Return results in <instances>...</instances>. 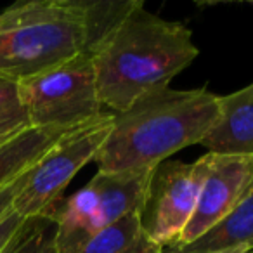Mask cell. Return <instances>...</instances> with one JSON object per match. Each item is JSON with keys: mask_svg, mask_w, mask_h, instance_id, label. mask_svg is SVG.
<instances>
[{"mask_svg": "<svg viewBox=\"0 0 253 253\" xmlns=\"http://www.w3.org/2000/svg\"><path fill=\"white\" fill-rule=\"evenodd\" d=\"M141 0H30L0 12V78L21 82L94 54Z\"/></svg>", "mask_w": 253, "mask_h": 253, "instance_id": "6da1fadb", "label": "cell"}, {"mask_svg": "<svg viewBox=\"0 0 253 253\" xmlns=\"http://www.w3.org/2000/svg\"><path fill=\"white\" fill-rule=\"evenodd\" d=\"M198 54L186 25L160 18L139 2L94 52L102 106L113 115L126 111L141 97L169 87Z\"/></svg>", "mask_w": 253, "mask_h": 253, "instance_id": "7a4b0ae2", "label": "cell"}, {"mask_svg": "<svg viewBox=\"0 0 253 253\" xmlns=\"http://www.w3.org/2000/svg\"><path fill=\"white\" fill-rule=\"evenodd\" d=\"M220 116V95L207 88L162 90L113 115V128L94 162L99 172L155 170L173 153L200 144Z\"/></svg>", "mask_w": 253, "mask_h": 253, "instance_id": "3957f363", "label": "cell"}, {"mask_svg": "<svg viewBox=\"0 0 253 253\" xmlns=\"http://www.w3.org/2000/svg\"><path fill=\"white\" fill-rule=\"evenodd\" d=\"M153 170L97 172L70 198H63L52 215L57 225V252L77 253L85 243L115 225L144 203Z\"/></svg>", "mask_w": 253, "mask_h": 253, "instance_id": "277c9868", "label": "cell"}, {"mask_svg": "<svg viewBox=\"0 0 253 253\" xmlns=\"http://www.w3.org/2000/svg\"><path fill=\"white\" fill-rule=\"evenodd\" d=\"M18 94L39 128H77L106 115L90 52L18 82Z\"/></svg>", "mask_w": 253, "mask_h": 253, "instance_id": "5b68a950", "label": "cell"}, {"mask_svg": "<svg viewBox=\"0 0 253 253\" xmlns=\"http://www.w3.org/2000/svg\"><path fill=\"white\" fill-rule=\"evenodd\" d=\"M111 128L113 113H106L64 135L26 172L12 210L23 218L52 215L63 200L66 186L90 160H95Z\"/></svg>", "mask_w": 253, "mask_h": 253, "instance_id": "8992f818", "label": "cell"}, {"mask_svg": "<svg viewBox=\"0 0 253 253\" xmlns=\"http://www.w3.org/2000/svg\"><path fill=\"white\" fill-rule=\"evenodd\" d=\"M208 170V153L194 163L163 162L153 170L139 218L144 234L162 250L175 245L196 208Z\"/></svg>", "mask_w": 253, "mask_h": 253, "instance_id": "52a82bcc", "label": "cell"}, {"mask_svg": "<svg viewBox=\"0 0 253 253\" xmlns=\"http://www.w3.org/2000/svg\"><path fill=\"white\" fill-rule=\"evenodd\" d=\"M252 182V158L208 153V170L201 184L194 213L179 241L169 248L186 246L201 238L239 203Z\"/></svg>", "mask_w": 253, "mask_h": 253, "instance_id": "ba28073f", "label": "cell"}, {"mask_svg": "<svg viewBox=\"0 0 253 253\" xmlns=\"http://www.w3.org/2000/svg\"><path fill=\"white\" fill-rule=\"evenodd\" d=\"M200 144L213 155L253 160V84L220 95V116Z\"/></svg>", "mask_w": 253, "mask_h": 253, "instance_id": "9c48e42d", "label": "cell"}, {"mask_svg": "<svg viewBox=\"0 0 253 253\" xmlns=\"http://www.w3.org/2000/svg\"><path fill=\"white\" fill-rule=\"evenodd\" d=\"M253 248V182L239 203L208 229L201 238L179 248H165L162 253H215Z\"/></svg>", "mask_w": 253, "mask_h": 253, "instance_id": "30bf717a", "label": "cell"}, {"mask_svg": "<svg viewBox=\"0 0 253 253\" xmlns=\"http://www.w3.org/2000/svg\"><path fill=\"white\" fill-rule=\"evenodd\" d=\"M78 128V126H77ZM75 128H39L30 126L0 146V191L25 175L64 135Z\"/></svg>", "mask_w": 253, "mask_h": 253, "instance_id": "8fae6325", "label": "cell"}, {"mask_svg": "<svg viewBox=\"0 0 253 253\" xmlns=\"http://www.w3.org/2000/svg\"><path fill=\"white\" fill-rule=\"evenodd\" d=\"M163 250L144 234L139 210L90 238L77 253H162Z\"/></svg>", "mask_w": 253, "mask_h": 253, "instance_id": "7c38bea8", "label": "cell"}, {"mask_svg": "<svg viewBox=\"0 0 253 253\" xmlns=\"http://www.w3.org/2000/svg\"><path fill=\"white\" fill-rule=\"evenodd\" d=\"M57 225L52 217L28 218L5 253H59Z\"/></svg>", "mask_w": 253, "mask_h": 253, "instance_id": "4fadbf2b", "label": "cell"}, {"mask_svg": "<svg viewBox=\"0 0 253 253\" xmlns=\"http://www.w3.org/2000/svg\"><path fill=\"white\" fill-rule=\"evenodd\" d=\"M30 126L28 115L18 94V84L0 78V146Z\"/></svg>", "mask_w": 253, "mask_h": 253, "instance_id": "5bb4252c", "label": "cell"}, {"mask_svg": "<svg viewBox=\"0 0 253 253\" xmlns=\"http://www.w3.org/2000/svg\"><path fill=\"white\" fill-rule=\"evenodd\" d=\"M28 218H23L21 215H18L14 210H11L0 220V253H5L7 248L12 245V241L16 239V236L19 234L23 227H25Z\"/></svg>", "mask_w": 253, "mask_h": 253, "instance_id": "9a60e30c", "label": "cell"}, {"mask_svg": "<svg viewBox=\"0 0 253 253\" xmlns=\"http://www.w3.org/2000/svg\"><path fill=\"white\" fill-rule=\"evenodd\" d=\"M26 175V173H25ZM25 175H21L19 179H16L12 184H9L7 187L0 191V220L12 210V203H14V198L18 196L19 189L23 187V182H25Z\"/></svg>", "mask_w": 253, "mask_h": 253, "instance_id": "2e32d148", "label": "cell"}, {"mask_svg": "<svg viewBox=\"0 0 253 253\" xmlns=\"http://www.w3.org/2000/svg\"><path fill=\"white\" fill-rule=\"evenodd\" d=\"M215 253H253L252 250H229V252H215Z\"/></svg>", "mask_w": 253, "mask_h": 253, "instance_id": "e0dca14e", "label": "cell"}]
</instances>
